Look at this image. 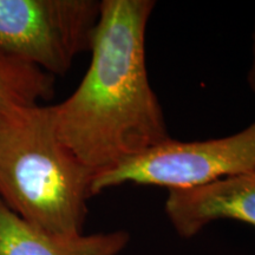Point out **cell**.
<instances>
[{
	"instance_id": "cell-4",
	"label": "cell",
	"mask_w": 255,
	"mask_h": 255,
	"mask_svg": "<svg viewBox=\"0 0 255 255\" xmlns=\"http://www.w3.org/2000/svg\"><path fill=\"white\" fill-rule=\"evenodd\" d=\"M255 170V121L233 135L206 141L168 139L97 174L92 195L122 184L191 189Z\"/></svg>"
},
{
	"instance_id": "cell-8",
	"label": "cell",
	"mask_w": 255,
	"mask_h": 255,
	"mask_svg": "<svg viewBox=\"0 0 255 255\" xmlns=\"http://www.w3.org/2000/svg\"><path fill=\"white\" fill-rule=\"evenodd\" d=\"M252 39H253V60H252V65L250 71H248L247 76V82L252 91L255 94V24H254V30H253V36H252Z\"/></svg>"
},
{
	"instance_id": "cell-3",
	"label": "cell",
	"mask_w": 255,
	"mask_h": 255,
	"mask_svg": "<svg viewBox=\"0 0 255 255\" xmlns=\"http://www.w3.org/2000/svg\"><path fill=\"white\" fill-rule=\"evenodd\" d=\"M98 0H0V53L63 76L90 52Z\"/></svg>"
},
{
	"instance_id": "cell-5",
	"label": "cell",
	"mask_w": 255,
	"mask_h": 255,
	"mask_svg": "<svg viewBox=\"0 0 255 255\" xmlns=\"http://www.w3.org/2000/svg\"><path fill=\"white\" fill-rule=\"evenodd\" d=\"M165 213L182 238H193L216 220L255 227V170L191 189L169 190Z\"/></svg>"
},
{
	"instance_id": "cell-2",
	"label": "cell",
	"mask_w": 255,
	"mask_h": 255,
	"mask_svg": "<svg viewBox=\"0 0 255 255\" xmlns=\"http://www.w3.org/2000/svg\"><path fill=\"white\" fill-rule=\"evenodd\" d=\"M94 174L64 144L50 107L0 121V200L52 234H83Z\"/></svg>"
},
{
	"instance_id": "cell-1",
	"label": "cell",
	"mask_w": 255,
	"mask_h": 255,
	"mask_svg": "<svg viewBox=\"0 0 255 255\" xmlns=\"http://www.w3.org/2000/svg\"><path fill=\"white\" fill-rule=\"evenodd\" d=\"M154 8L152 0H102L90 65L76 90L50 107L59 138L94 176L171 138L146 70Z\"/></svg>"
},
{
	"instance_id": "cell-6",
	"label": "cell",
	"mask_w": 255,
	"mask_h": 255,
	"mask_svg": "<svg viewBox=\"0 0 255 255\" xmlns=\"http://www.w3.org/2000/svg\"><path fill=\"white\" fill-rule=\"evenodd\" d=\"M128 242L124 231L52 234L25 221L0 200V255H119Z\"/></svg>"
},
{
	"instance_id": "cell-7",
	"label": "cell",
	"mask_w": 255,
	"mask_h": 255,
	"mask_svg": "<svg viewBox=\"0 0 255 255\" xmlns=\"http://www.w3.org/2000/svg\"><path fill=\"white\" fill-rule=\"evenodd\" d=\"M55 77L0 53V121H14L55 94Z\"/></svg>"
}]
</instances>
